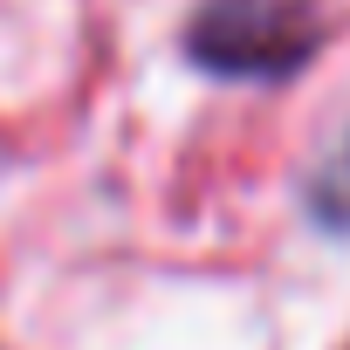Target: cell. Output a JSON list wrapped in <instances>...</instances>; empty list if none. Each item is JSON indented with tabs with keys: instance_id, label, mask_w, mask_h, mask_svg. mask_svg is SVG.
<instances>
[{
	"instance_id": "6da1fadb",
	"label": "cell",
	"mask_w": 350,
	"mask_h": 350,
	"mask_svg": "<svg viewBox=\"0 0 350 350\" xmlns=\"http://www.w3.org/2000/svg\"><path fill=\"white\" fill-rule=\"evenodd\" d=\"M316 28L295 0H206L193 21V55L220 76H282L309 55Z\"/></svg>"
}]
</instances>
